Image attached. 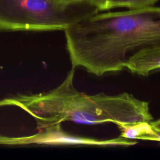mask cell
Wrapping results in <instances>:
<instances>
[{"instance_id":"6da1fadb","label":"cell","mask_w":160,"mask_h":160,"mask_svg":"<svg viewBox=\"0 0 160 160\" xmlns=\"http://www.w3.org/2000/svg\"><path fill=\"white\" fill-rule=\"evenodd\" d=\"M64 31L72 67L101 76L125 69L134 53L160 47V6L98 12Z\"/></svg>"},{"instance_id":"7a4b0ae2","label":"cell","mask_w":160,"mask_h":160,"mask_svg":"<svg viewBox=\"0 0 160 160\" xmlns=\"http://www.w3.org/2000/svg\"><path fill=\"white\" fill-rule=\"evenodd\" d=\"M88 3L58 0H0V31H64L99 12Z\"/></svg>"},{"instance_id":"3957f363","label":"cell","mask_w":160,"mask_h":160,"mask_svg":"<svg viewBox=\"0 0 160 160\" xmlns=\"http://www.w3.org/2000/svg\"><path fill=\"white\" fill-rule=\"evenodd\" d=\"M152 120L149 102L126 92L89 95L79 91L73 99L68 118V121L88 125L108 122L132 124Z\"/></svg>"},{"instance_id":"277c9868","label":"cell","mask_w":160,"mask_h":160,"mask_svg":"<svg viewBox=\"0 0 160 160\" xmlns=\"http://www.w3.org/2000/svg\"><path fill=\"white\" fill-rule=\"evenodd\" d=\"M125 69L142 76L160 70V47L146 48L134 53L128 58Z\"/></svg>"},{"instance_id":"5b68a950","label":"cell","mask_w":160,"mask_h":160,"mask_svg":"<svg viewBox=\"0 0 160 160\" xmlns=\"http://www.w3.org/2000/svg\"><path fill=\"white\" fill-rule=\"evenodd\" d=\"M121 134L119 136L129 139H141L156 141V135L149 122L132 124H116Z\"/></svg>"},{"instance_id":"8992f818","label":"cell","mask_w":160,"mask_h":160,"mask_svg":"<svg viewBox=\"0 0 160 160\" xmlns=\"http://www.w3.org/2000/svg\"><path fill=\"white\" fill-rule=\"evenodd\" d=\"M158 0H113L109 9L115 8H127L129 9L144 8L152 6Z\"/></svg>"},{"instance_id":"52a82bcc","label":"cell","mask_w":160,"mask_h":160,"mask_svg":"<svg viewBox=\"0 0 160 160\" xmlns=\"http://www.w3.org/2000/svg\"><path fill=\"white\" fill-rule=\"evenodd\" d=\"M64 4L88 3L97 8L99 11L109 9V6L113 0H58Z\"/></svg>"},{"instance_id":"ba28073f","label":"cell","mask_w":160,"mask_h":160,"mask_svg":"<svg viewBox=\"0 0 160 160\" xmlns=\"http://www.w3.org/2000/svg\"><path fill=\"white\" fill-rule=\"evenodd\" d=\"M149 122L152 129L156 133V141H158L160 142V118L156 121L152 120Z\"/></svg>"}]
</instances>
